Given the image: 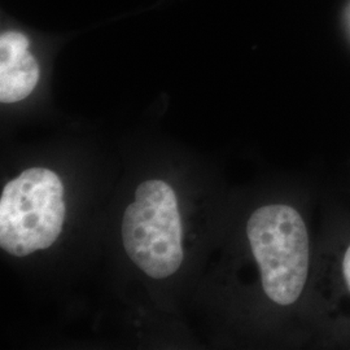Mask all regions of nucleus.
<instances>
[{
    "instance_id": "nucleus-1",
    "label": "nucleus",
    "mask_w": 350,
    "mask_h": 350,
    "mask_svg": "<svg viewBox=\"0 0 350 350\" xmlns=\"http://www.w3.org/2000/svg\"><path fill=\"white\" fill-rule=\"evenodd\" d=\"M247 235L266 296L279 305L299 300L309 271L308 228L296 209L266 205L250 215Z\"/></svg>"
},
{
    "instance_id": "nucleus-2",
    "label": "nucleus",
    "mask_w": 350,
    "mask_h": 350,
    "mask_svg": "<svg viewBox=\"0 0 350 350\" xmlns=\"http://www.w3.org/2000/svg\"><path fill=\"white\" fill-rule=\"evenodd\" d=\"M65 219L64 186L49 169L31 167L5 185L0 199V245L16 257L47 250Z\"/></svg>"
},
{
    "instance_id": "nucleus-3",
    "label": "nucleus",
    "mask_w": 350,
    "mask_h": 350,
    "mask_svg": "<svg viewBox=\"0 0 350 350\" xmlns=\"http://www.w3.org/2000/svg\"><path fill=\"white\" fill-rule=\"evenodd\" d=\"M122 240L127 256L153 279L173 275L183 261L182 225L173 188L147 180L126 209Z\"/></svg>"
},
{
    "instance_id": "nucleus-4",
    "label": "nucleus",
    "mask_w": 350,
    "mask_h": 350,
    "mask_svg": "<svg viewBox=\"0 0 350 350\" xmlns=\"http://www.w3.org/2000/svg\"><path fill=\"white\" fill-rule=\"evenodd\" d=\"M39 78L40 69L29 37L20 30H4L0 36V101L24 100L36 90Z\"/></svg>"
},
{
    "instance_id": "nucleus-5",
    "label": "nucleus",
    "mask_w": 350,
    "mask_h": 350,
    "mask_svg": "<svg viewBox=\"0 0 350 350\" xmlns=\"http://www.w3.org/2000/svg\"><path fill=\"white\" fill-rule=\"evenodd\" d=\"M342 274L345 278V282L348 284V287L350 289V245L349 248L345 252V256H344V261H342Z\"/></svg>"
}]
</instances>
